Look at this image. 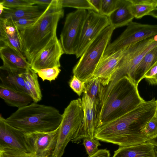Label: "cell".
Segmentation results:
<instances>
[{
	"label": "cell",
	"mask_w": 157,
	"mask_h": 157,
	"mask_svg": "<svg viewBox=\"0 0 157 157\" xmlns=\"http://www.w3.org/2000/svg\"><path fill=\"white\" fill-rule=\"evenodd\" d=\"M6 8L2 3H0V15L2 13L4 9Z\"/></svg>",
	"instance_id": "b9f144b4"
},
{
	"label": "cell",
	"mask_w": 157,
	"mask_h": 157,
	"mask_svg": "<svg viewBox=\"0 0 157 157\" xmlns=\"http://www.w3.org/2000/svg\"><path fill=\"white\" fill-rule=\"evenodd\" d=\"M134 18L140 19L157 8V0H130Z\"/></svg>",
	"instance_id": "484cf974"
},
{
	"label": "cell",
	"mask_w": 157,
	"mask_h": 157,
	"mask_svg": "<svg viewBox=\"0 0 157 157\" xmlns=\"http://www.w3.org/2000/svg\"><path fill=\"white\" fill-rule=\"evenodd\" d=\"M0 157H35L31 153L10 149H0Z\"/></svg>",
	"instance_id": "d6a6232c"
},
{
	"label": "cell",
	"mask_w": 157,
	"mask_h": 157,
	"mask_svg": "<svg viewBox=\"0 0 157 157\" xmlns=\"http://www.w3.org/2000/svg\"><path fill=\"white\" fill-rule=\"evenodd\" d=\"M115 29L105 28L89 46L73 69V75L85 82L93 77L95 70L103 57Z\"/></svg>",
	"instance_id": "8992f818"
},
{
	"label": "cell",
	"mask_w": 157,
	"mask_h": 157,
	"mask_svg": "<svg viewBox=\"0 0 157 157\" xmlns=\"http://www.w3.org/2000/svg\"><path fill=\"white\" fill-rule=\"evenodd\" d=\"M5 71V74L1 73V84L13 90L26 93L25 89L24 79L26 71L22 73Z\"/></svg>",
	"instance_id": "d4e9b609"
},
{
	"label": "cell",
	"mask_w": 157,
	"mask_h": 157,
	"mask_svg": "<svg viewBox=\"0 0 157 157\" xmlns=\"http://www.w3.org/2000/svg\"><path fill=\"white\" fill-rule=\"evenodd\" d=\"M60 71L61 69L59 67H55L41 69L39 71L37 74L43 81L47 80L51 82L57 78Z\"/></svg>",
	"instance_id": "83f0119b"
},
{
	"label": "cell",
	"mask_w": 157,
	"mask_h": 157,
	"mask_svg": "<svg viewBox=\"0 0 157 157\" xmlns=\"http://www.w3.org/2000/svg\"><path fill=\"white\" fill-rule=\"evenodd\" d=\"M3 149L29 152L25 133L9 124L1 115L0 149Z\"/></svg>",
	"instance_id": "5bb4252c"
},
{
	"label": "cell",
	"mask_w": 157,
	"mask_h": 157,
	"mask_svg": "<svg viewBox=\"0 0 157 157\" xmlns=\"http://www.w3.org/2000/svg\"><path fill=\"white\" fill-rule=\"evenodd\" d=\"M0 97L7 105L18 108L28 105L33 101L27 93L13 90L1 84H0Z\"/></svg>",
	"instance_id": "ffe728a7"
},
{
	"label": "cell",
	"mask_w": 157,
	"mask_h": 157,
	"mask_svg": "<svg viewBox=\"0 0 157 157\" xmlns=\"http://www.w3.org/2000/svg\"><path fill=\"white\" fill-rule=\"evenodd\" d=\"M85 90L83 93L87 95L91 99L99 115L103 103L105 86L101 78L95 77L85 82Z\"/></svg>",
	"instance_id": "44dd1931"
},
{
	"label": "cell",
	"mask_w": 157,
	"mask_h": 157,
	"mask_svg": "<svg viewBox=\"0 0 157 157\" xmlns=\"http://www.w3.org/2000/svg\"><path fill=\"white\" fill-rule=\"evenodd\" d=\"M59 127L48 132L25 134L29 152L35 157H52L57 144Z\"/></svg>",
	"instance_id": "8fae6325"
},
{
	"label": "cell",
	"mask_w": 157,
	"mask_h": 157,
	"mask_svg": "<svg viewBox=\"0 0 157 157\" xmlns=\"http://www.w3.org/2000/svg\"><path fill=\"white\" fill-rule=\"evenodd\" d=\"M2 44L0 47V56L3 62L1 70L22 73L30 67L23 54L9 44Z\"/></svg>",
	"instance_id": "9a60e30c"
},
{
	"label": "cell",
	"mask_w": 157,
	"mask_h": 157,
	"mask_svg": "<svg viewBox=\"0 0 157 157\" xmlns=\"http://www.w3.org/2000/svg\"><path fill=\"white\" fill-rule=\"evenodd\" d=\"M118 0H101L100 14L109 17L117 8Z\"/></svg>",
	"instance_id": "f546056e"
},
{
	"label": "cell",
	"mask_w": 157,
	"mask_h": 157,
	"mask_svg": "<svg viewBox=\"0 0 157 157\" xmlns=\"http://www.w3.org/2000/svg\"><path fill=\"white\" fill-rule=\"evenodd\" d=\"M156 157H157V153H156Z\"/></svg>",
	"instance_id": "ee69618b"
},
{
	"label": "cell",
	"mask_w": 157,
	"mask_h": 157,
	"mask_svg": "<svg viewBox=\"0 0 157 157\" xmlns=\"http://www.w3.org/2000/svg\"><path fill=\"white\" fill-rule=\"evenodd\" d=\"M89 2L96 10L97 12L100 13L101 4V0H89Z\"/></svg>",
	"instance_id": "f35d334b"
},
{
	"label": "cell",
	"mask_w": 157,
	"mask_h": 157,
	"mask_svg": "<svg viewBox=\"0 0 157 157\" xmlns=\"http://www.w3.org/2000/svg\"><path fill=\"white\" fill-rule=\"evenodd\" d=\"M108 17L110 25L115 29L127 26L134 18L130 0H118L117 9Z\"/></svg>",
	"instance_id": "d6986e66"
},
{
	"label": "cell",
	"mask_w": 157,
	"mask_h": 157,
	"mask_svg": "<svg viewBox=\"0 0 157 157\" xmlns=\"http://www.w3.org/2000/svg\"><path fill=\"white\" fill-rule=\"evenodd\" d=\"M63 15L64 10L59 0H53L34 24L19 31L24 56L30 65L39 53L56 36L58 22Z\"/></svg>",
	"instance_id": "7a4b0ae2"
},
{
	"label": "cell",
	"mask_w": 157,
	"mask_h": 157,
	"mask_svg": "<svg viewBox=\"0 0 157 157\" xmlns=\"http://www.w3.org/2000/svg\"><path fill=\"white\" fill-rule=\"evenodd\" d=\"M0 3L5 7L10 9H17L34 5L29 0H2Z\"/></svg>",
	"instance_id": "1f68e13d"
},
{
	"label": "cell",
	"mask_w": 157,
	"mask_h": 157,
	"mask_svg": "<svg viewBox=\"0 0 157 157\" xmlns=\"http://www.w3.org/2000/svg\"><path fill=\"white\" fill-rule=\"evenodd\" d=\"M62 114L57 144L52 157H62L68 143L79 129L84 115L82 99L71 101Z\"/></svg>",
	"instance_id": "52a82bcc"
},
{
	"label": "cell",
	"mask_w": 157,
	"mask_h": 157,
	"mask_svg": "<svg viewBox=\"0 0 157 157\" xmlns=\"http://www.w3.org/2000/svg\"><path fill=\"white\" fill-rule=\"evenodd\" d=\"M39 16L33 17L21 18L14 20L9 19L11 20L18 29L20 31L34 24L37 20Z\"/></svg>",
	"instance_id": "836d02e7"
},
{
	"label": "cell",
	"mask_w": 157,
	"mask_h": 157,
	"mask_svg": "<svg viewBox=\"0 0 157 157\" xmlns=\"http://www.w3.org/2000/svg\"><path fill=\"white\" fill-rule=\"evenodd\" d=\"M125 50V48L101 58L95 70L93 77L101 78L103 85L105 87L107 86Z\"/></svg>",
	"instance_id": "2e32d148"
},
{
	"label": "cell",
	"mask_w": 157,
	"mask_h": 157,
	"mask_svg": "<svg viewBox=\"0 0 157 157\" xmlns=\"http://www.w3.org/2000/svg\"><path fill=\"white\" fill-rule=\"evenodd\" d=\"M59 1L63 7H69L78 9L88 10L97 12L96 10L89 0H59Z\"/></svg>",
	"instance_id": "4316f807"
},
{
	"label": "cell",
	"mask_w": 157,
	"mask_h": 157,
	"mask_svg": "<svg viewBox=\"0 0 157 157\" xmlns=\"http://www.w3.org/2000/svg\"><path fill=\"white\" fill-rule=\"evenodd\" d=\"M83 117L81 126L71 141L78 144L86 137L94 139L95 132L98 128L99 113L90 98L83 93L82 98Z\"/></svg>",
	"instance_id": "7c38bea8"
},
{
	"label": "cell",
	"mask_w": 157,
	"mask_h": 157,
	"mask_svg": "<svg viewBox=\"0 0 157 157\" xmlns=\"http://www.w3.org/2000/svg\"><path fill=\"white\" fill-rule=\"evenodd\" d=\"M62 119V114L55 107L33 102L18 108L6 120L10 125L27 134L55 130Z\"/></svg>",
	"instance_id": "277c9868"
},
{
	"label": "cell",
	"mask_w": 157,
	"mask_h": 157,
	"mask_svg": "<svg viewBox=\"0 0 157 157\" xmlns=\"http://www.w3.org/2000/svg\"><path fill=\"white\" fill-rule=\"evenodd\" d=\"M1 44H9L24 55L19 30L11 20L0 18Z\"/></svg>",
	"instance_id": "e0dca14e"
},
{
	"label": "cell",
	"mask_w": 157,
	"mask_h": 157,
	"mask_svg": "<svg viewBox=\"0 0 157 157\" xmlns=\"http://www.w3.org/2000/svg\"></svg>",
	"instance_id": "f6af8a7d"
},
{
	"label": "cell",
	"mask_w": 157,
	"mask_h": 157,
	"mask_svg": "<svg viewBox=\"0 0 157 157\" xmlns=\"http://www.w3.org/2000/svg\"><path fill=\"white\" fill-rule=\"evenodd\" d=\"M157 46V35L133 43L125 48L124 54L119 62L108 85L105 87V97L115 83L126 76L132 80L135 71L144 55Z\"/></svg>",
	"instance_id": "5b68a950"
},
{
	"label": "cell",
	"mask_w": 157,
	"mask_h": 157,
	"mask_svg": "<svg viewBox=\"0 0 157 157\" xmlns=\"http://www.w3.org/2000/svg\"><path fill=\"white\" fill-rule=\"evenodd\" d=\"M33 5L37 4L48 7L52 2L53 0H29Z\"/></svg>",
	"instance_id": "74e56055"
},
{
	"label": "cell",
	"mask_w": 157,
	"mask_h": 157,
	"mask_svg": "<svg viewBox=\"0 0 157 157\" xmlns=\"http://www.w3.org/2000/svg\"><path fill=\"white\" fill-rule=\"evenodd\" d=\"M137 86L126 76L117 81L104 101L98 118V128L129 112L145 101L140 95Z\"/></svg>",
	"instance_id": "3957f363"
},
{
	"label": "cell",
	"mask_w": 157,
	"mask_h": 157,
	"mask_svg": "<svg viewBox=\"0 0 157 157\" xmlns=\"http://www.w3.org/2000/svg\"><path fill=\"white\" fill-rule=\"evenodd\" d=\"M144 78L151 84H157V61L147 71Z\"/></svg>",
	"instance_id": "d590c367"
},
{
	"label": "cell",
	"mask_w": 157,
	"mask_h": 157,
	"mask_svg": "<svg viewBox=\"0 0 157 157\" xmlns=\"http://www.w3.org/2000/svg\"><path fill=\"white\" fill-rule=\"evenodd\" d=\"M109 25L107 16L93 10H88L75 55L76 58L80 57L102 30Z\"/></svg>",
	"instance_id": "30bf717a"
},
{
	"label": "cell",
	"mask_w": 157,
	"mask_h": 157,
	"mask_svg": "<svg viewBox=\"0 0 157 157\" xmlns=\"http://www.w3.org/2000/svg\"><path fill=\"white\" fill-rule=\"evenodd\" d=\"M87 13L86 10L78 9L67 14L59 40L64 53L75 55Z\"/></svg>",
	"instance_id": "ba28073f"
},
{
	"label": "cell",
	"mask_w": 157,
	"mask_h": 157,
	"mask_svg": "<svg viewBox=\"0 0 157 157\" xmlns=\"http://www.w3.org/2000/svg\"><path fill=\"white\" fill-rule=\"evenodd\" d=\"M157 101V100H156ZM155 116L157 118V107L156 110V112L155 114Z\"/></svg>",
	"instance_id": "7bdbcfd3"
},
{
	"label": "cell",
	"mask_w": 157,
	"mask_h": 157,
	"mask_svg": "<svg viewBox=\"0 0 157 157\" xmlns=\"http://www.w3.org/2000/svg\"><path fill=\"white\" fill-rule=\"evenodd\" d=\"M69 84L71 89L79 96L84 92L85 82L81 81L74 75L70 80Z\"/></svg>",
	"instance_id": "e575fe53"
},
{
	"label": "cell",
	"mask_w": 157,
	"mask_h": 157,
	"mask_svg": "<svg viewBox=\"0 0 157 157\" xmlns=\"http://www.w3.org/2000/svg\"><path fill=\"white\" fill-rule=\"evenodd\" d=\"M82 144L88 156L93 155L98 150V147L101 145L99 140L88 137L83 139Z\"/></svg>",
	"instance_id": "4dcf8cb0"
},
{
	"label": "cell",
	"mask_w": 157,
	"mask_h": 157,
	"mask_svg": "<svg viewBox=\"0 0 157 157\" xmlns=\"http://www.w3.org/2000/svg\"><path fill=\"white\" fill-rule=\"evenodd\" d=\"M64 53L60 40L56 36L36 56L30 65L31 68L37 73L43 69L60 68V59Z\"/></svg>",
	"instance_id": "4fadbf2b"
},
{
	"label": "cell",
	"mask_w": 157,
	"mask_h": 157,
	"mask_svg": "<svg viewBox=\"0 0 157 157\" xmlns=\"http://www.w3.org/2000/svg\"><path fill=\"white\" fill-rule=\"evenodd\" d=\"M157 105L154 98L145 101L134 109L98 128L94 139L120 147L147 142L142 130L155 116Z\"/></svg>",
	"instance_id": "6da1fadb"
},
{
	"label": "cell",
	"mask_w": 157,
	"mask_h": 157,
	"mask_svg": "<svg viewBox=\"0 0 157 157\" xmlns=\"http://www.w3.org/2000/svg\"><path fill=\"white\" fill-rule=\"evenodd\" d=\"M157 61V46L148 51L136 67L132 80L137 85L144 78L147 71Z\"/></svg>",
	"instance_id": "cb8c5ba5"
},
{
	"label": "cell",
	"mask_w": 157,
	"mask_h": 157,
	"mask_svg": "<svg viewBox=\"0 0 157 157\" xmlns=\"http://www.w3.org/2000/svg\"><path fill=\"white\" fill-rule=\"evenodd\" d=\"M25 89L26 92L32 98L34 102L41 100L42 94L39 83L37 73L31 67L25 73Z\"/></svg>",
	"instance_id": "7402d4cb"
},
{
	"label": "cell",
	"mask_w": 157,
	"mask_h": 157,
	"mask_svg": "<svg viewBox=\"0 0 157 157\" xmlns=\"http://www.w3.org/2000/svg\"><path fill=\"white\" fill-rule=\"evenodd\" d=\"M110 154L109 150L106 149L98 150L93 155L88 157H110Z\"/></svg>",
	"instance_id": "8d00e7d4"
},
{
	"label": "cell",
	"mask_w": 157,
	"mask_h": 157,
	"mask_svg": "<svg viewBox=\"0 0 157 157\" xmlns=\"http://www.w3.org/2000/svg\"><path fill=\"white\" fill-rule=\"evenodd\" d=\"M142 132L148 140L157 136V118L155 115L144 126Z\"/></svg>",
	"instance_id": "f1b7e54d"
},
{
	"label": "cell",
	"mask_w": 157,
	"mask_h": 157,
	"mask_svg": "<svg viewBox=\"0 0 157 157\" xmlns=\"http://www.w3.org/2000/svg\"><path fill=\"white\" fill-rule=\"evenodd\" d=\"M147 142H150L157 146V136L154 138L148 140Z\"/></svg>",
	"instance_id": "60d3db41"
},
{
	"label": "cell",
	"mask_w": 157,
	"mask_h": 157,
	"mask_svg": "<svg viewBox=\"0 0 157 157\" xmlns=\"http://www.w3.org/2000/svg\"><path fill=\"white\" fill-rule=\"evenodd\" d=\"M43 12L39 10L38 6L36 5L17 9L6 8L0 15V18L14 20L21 18L36 17L40 16Z\"/></svg>",
	"instance_id": "603a6c76"
},
{
	"label": "cell",
	"mask_w": 157,
	"mask_h": 157,
	"mask_svg": "<svg viewBox=\"0 0 157 157\" xmlns=\"http://www.w3.org/2000/svg\"><path fill=\"white\" fill-rule=\"evenodd\" d=\"M156 35L157 25L142 24L132 21L117 39L109 44L102 58L133 43Z\"/></svg>",
	"instance_id": "9c48e42d"
},
{
	"label": "cell",
	"mask_w": 157,
	"mask_h": 157,
	"mask_svg": "<svg viewBox=\"0 0 157 157\" xmlns=\"http://www.w3.org/2000/svg\"><path fill=\"white\" fill-rule=\"evenodd\" d=\"M156 147L148 142L136 145L119 146L112 157H156Z\"/></svg>",
	"instance_id": "ac0fdd59"
},
{
	"label": "cell",
	"mask_w": 157,
	"mask_h": 157,
	"mask_svg": "<svg viewBox=\"0 0 157 157\" xmlns=\"http://www.w3.org/2000/svg\"><path fill=\"white\" fill-rule=\"evenodd\" d=\"M148 15L151 16L157 19V8L149 13Z\"/></svg>",
	"instance_id": "ab89813d"
}]
</instances>
